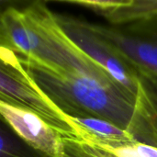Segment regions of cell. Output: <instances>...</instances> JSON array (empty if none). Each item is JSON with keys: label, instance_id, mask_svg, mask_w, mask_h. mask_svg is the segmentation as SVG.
I'll return each instance as SVG.
<instances>
[{"label": "cell", "instance_id": "6da1fadb", "mask_svg": "<svg viewBox=\"0 0 157 157\" xmlns=\"http://www.w3.org/2000/svg\"><path fill=\"white\" fill-rule=\"evenodd\" d=\"M0 44L52 71L94 78L136 99L66 36L54 13L42 2H34L23 9L13 6L4 9L0 18Z\"/></svg>", "mask_w": 157, "mask_h": 157}, {"label": "cell", "instance_id": "7a4b0ae2", "mask_svg": "<svg viewBox=\"0 0 157 157\" xmlns=\"http://www.w3.org/2000/svg\"><path fill=\"white\" fill-rule=\"evenodd\" d=\"M17 57L39 87L68 117L100 119L126 131L129 128L135 101L123 92L88 76L56 73Z\"/></svg>", "mask_w": 157, "mask_h": 157}, {"label": "cell", "instance_id": "3957f363", "mask_svg": "<svg viewBox=\"0 0 157 157\" xmlns=\"http://www.w3.org/2000/svg\"><path fill=\"white\" fill-rule=\"evenodd\" d=\"M0 101L34 113L63 138L81 141V133L72 119L39 87L17 55L1 46Z\"/></svg>", "mask_w": 157, "mask_h": 157}, {"label": "cell", "instance_id": "277c9868", "mask_svg": "<svg viewBox=\"0 0 157 157\" xmlns=\"http://www.w3.org/2000/svg\"><path fill=\"white\" fill-rule=\"evenodd\" d=\"M137 73L157 77V12L121 26L90 24Z\"/></svg>", "mask_w": 157, "mask_h": 157}, {"label": "cell", "instance_id": "5b68a950", "mask_svg": "<svg viewBox=\"0 0 157 157\" xmlns=\"http://www.w3.org/2000/svg\"><path fill=\"white\" fill-rule=\"evenodd\" d=\"M66 36L90 59L106 70L128 92L136 98L138 73L90 28V23L72 17L54 14Z\"/></svg>", "mask_w": 157, "mask_h": 157}, {"label": "cell", "instance_id": "8992f818", "mask_svg": "<svg viewBox=\"0 0 157 157\" xmlns=\"http://www.w3.org/2000/svg\"><path fill=\"white\" fill-rule=\"evenodd\" d=\"M2 121L34 150L48 157H63V137L32 112L0 101Z\"/></svg>", "mask_w": 157, "mask_h": 157}, {"label": "cell", "instance_id": "52a82bcc", "mask_svg": "<svg viewBox=\"0 0 157 157\" xmlns=\"http://www.w3.org/2000/svg\"><path fill=\"white\" fill-rule=\"evenodd\" d=\"M137 95L127 132L136 143L157 149V77L138 73Z\"/></svg>", "mask_w": 157, "mask_h": 157}, {"label": "cell", "instance_id": "ba28073f", "mask_svg": "<svg viewBox=\"0 0 157 157\" xmlns=\"http://www.w3.org/2000/svg\"><path fill=\"white\" fill-rule=\"evenodd\" d=\"M102 16L110 26H121L144 18L157 12V0H68Z\"/></svg>", "mask_w": 157, "mask_h": 157}, {"label": "cell", "instance_id": "9c48e42d", "mask_svg": "<svg viewBox=\"0 0 157 157\" xmlns=\"http://www.w3.org/2000/svg\"><path fill=\"white\" fill-rule=\"evenodd\" d=\"M71 119L81 133V142L93 145L110 147L136 143L126 130L109 121L95 118Z\"/></svg>", "mask_w": 157, "mask_h": 157}, {"label": "cell", "instance_id": "30bf717a", "mask_svg": "<svg viewBox=\"0 0 157 157\" xmlns=\"http://www.w3.org/2000/svg\"><path fill=\"white\" fill-rule=\"evenodd\" d=\"M10 131V128L5 129L4 125L1 128L0 157H48L31 148Z\"/></svg>", "mask_w": 157, "mask_h": 157}, {"label": "cell", "instance_id": "8fae6325", "mask_svg": "<svg viewBox=\"0 0 157 157\" xmlns=\"http://www.w3.org/2000/svg\"><path fill=\"white\" fill-rule=\"evenodd\" d=\"M63 157H113L104 147L63 138Z\"/></svg>", "mask_w": 157, "mask_h": 157}, {"label": "cell", "instance_id": "7c38bea8", "mask_svg": "<svg viewBox=\"0 0 157 157\" xmlns=\"http://www.w3.org/2000/svg\"><path fill=\"white\" fill-rule=\"evenodd\" d=\"M133 144H125L118 147H110V146H101V147H104L106 150H108L113 155V157H142L134 148Z\"/></svg>", "mask_w": 157, "mask_h": 157}, {"label": "cell", "instance_id": "4fadbf2b", "mask_svg": "<svg viewBox=\"0 0 157 157\" xmlns=\"http://www.w3.org/2000/svg\"><path fill=\"white\" fill-rule=\"evenodd\" d=\"M134 148L138 152V154L142 157H157V149L140 144V143H134L133 144Z\"/></svg>", "mask_w": 157, "mask_h": 157}]
</instances>
